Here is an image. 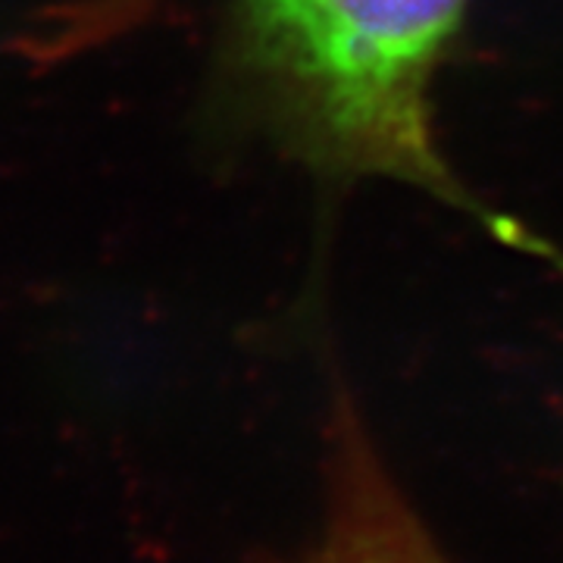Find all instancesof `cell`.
<instances>
[{"label": "cell", "mask_w": 563, "mask_h": 563, "mask_svg": "<svg viewBox=\"0 0 563 563\" xmlns=\"http://www.w3.org/2000/svg\"><path fill=\"white\" fill-rule=\"evenodd\" d=\"M470 0H232L222 113L325 179H383L473 213L435 129V81Z\"/></svg>", "instance_id": "1"}, {"label": "cell", "mask_w": 563, "mask_h": 563, "mask_svg": "<svg viewBox=\"0 0 563 563\" xmlns=\"http://www.w3.org/2000/svg\"><path fill=\"white\" fill-rule=\"evenodd\" d=\"M263 563H454L422 523L369 439L361 413L339 398L325 432V514L295 554Z\"/></svg>", "instance_id": "2"}, {"label": "cell", "mask_w": 563, "mask_h": 563, "mask_svg": "<svg viewBox=\"0 0 563 563\" xmlns=\"http://www.w3.org/2000/svg\"><path fill=\"white\" fill-rule=\"evenodd\" d=\"M166 0H51L13 38V54L32 69H57L107 51L139 32Z\"/></svg>", "instance_id": "3"}, {"label": "cell", "mask_w": 563, "mask_h": 563, "mask_svg": "<svg viewBox=\"0 0 563 563\" xmlns=\"http://www.w3.org/2000/svg\"><path fill=\"white\" fill-rule=\"evenodd\" d=\"M492 239H498L507 247H517L520 254H529V257H536L539 263H548L558 276L563 279V247L561 244L548 242L544 235L539 232H532L529 225L523 222L510 220V217H498V222L492 225Z\"/></svg>", "instance_id": "4"}]
</instances>
